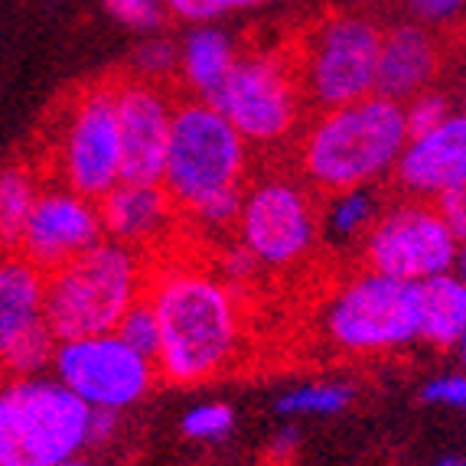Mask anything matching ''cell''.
Masks as SVG:
<instances>
[{"label": "cell", "mask_w": 466, "mask_h": 466, "mask_svg": "<svg viewBox=\"0 0 466 466\" xmlns=\"http://www.w3.org/2000/svg\"><path fill=\"white\" fill-rule=\"evenodd\" d=\"M147 303L157 313V372L170 385H202L238 366L248 342L245 294L212 265L150 261Z\"/></svg>", "instance_id": "obj_1"}, {"label": "cell", "mask_w": 466, "mask_h": 466, "mask_svg": "<svg viewBox=\"0 0 466 466\" xmlns=\"http://www.w3.org/2000/svg\"><path fill=\"white\" fill-rule=\"evenodd\" d=\"M251 177V147L212 101L177 98L160 187L179 218L202 235L232 232L241 189Z\"/></svg>", "instance_id": "obj_2"}, {"label": "cell", "mask_w": 466, "mask_h": 466, "mask_svg": "<svg viewBox=\"0 0 466 466\" xmlns=\"http://www.w3.org/2000/svg\"><path fill=\"white\" fill-rule=\"evenodd\" d=\"M404 144L408 125L401 101L372 92L310 115L290 147L297 177L313 193L329 196L339 189L381 187L395 173Z\"/></svg>", "instance_id": "obj_3"}, {"label": "cell", "mask_w": 466, "mask_h": 466, "mask_svg": "<svg viewBox=\"0 0 466 466\" xmlns=\"http://www.w3.org/2000/svg\"><path fill=\"white\" fill-rule=\"evenodd\" d=\"M150 261L121 241L101 238L46 274V327L56 339L117 329L121 317L147 294Z\"/></svg>", "instance_id": "obj_4"}, {"label": "cell", "mask_w": 466, "mask_h": 466, "mask_svg": "<svg viewBox=\"0 0 466 466\" xmlns=\"http://www.w3.org/2000/svg\"><path fill=\"white\" fill-rule=\"evenodd\" d=\"M319 339L350 359H375L420 342V284L372 268L342 278L317 310Z\"/></svg>", "instance_id": "obj_5"}, {"label": "cell", "mask_w": 466, "mask_h": 466, "mask_svg": "<svg viewBox=\"0 0 466 466\" xmlns=\"http://www.w3.org/2000/svg\"><path fill=\"white\" fill-rule=\"evenodd\" d=\"M92 408L53 372L0 379V466H56L88 451Z\"/></svg>", "instance_id": "obj_6"}, {"label": "cell", "mask_w": 466, "mask_h": 466, "mask_svg": "<svg viewBox=\"0 0 466 466\" xmlns=\"http://www.w3.org/2000/svg\"><path fill=\"white\" fill-rule=\"evenodd\" d=\"M209 101L232 121L251 150L290 147L307 121L294 46H241L228 78Z\"/></svg>", "instance_id": "obj_7"}, {"label": "cell", "mask_w": 466, "mask_h": 466, "mask_svg": "<svg viewBox=\"0 0 466 466\" xmlns=\"http://www.w3.org/2000/svg\"><path fill=\"white\" fill-rule=\"evenodd\" d=\"M39 167L49 183L69 187L88 199H101L121 183L115 78L76 88L59 105L46 160Z\"/></svg>", "instance_id": "obj_8"}, {"label": "cell", "mask_w": 466, "mask_h": 466, "mask_svg": "<svg viewBox=\"0 0 466 466\" xmlns=\"http://www.w3.org/2000/svg\"><path fill=\"white\" fill-rule=\"evenodd\" d=\"M381 30L372 14L336 10L290 39L307 108H339L375 92Z\"/></svg>", "instance_id": "obj_9"}, {"label": "cell", "mask_w": 466, "mask_h": 466, "mask_svg": "<svg viewBox=\"0 0 466 466\" xmlns=\"http://www.w3.org/2000/svg\"><path fill=\"white\" fill-rule=\"evenodd\" d=\"M232 235L261 271H290L319 245V199L297 173H265L245 183Z\"/></svg>", "instance_id": "obj_10"}, {"label": "cell", "mask_w": 466, "mask_h": 466, "mask_svg": "<svg viewBox=\"0 0 466 466\" xmlns=\"http://www.w3.org/2000/svg\"><path fill=\"white\" fill-rule=\"evenodd\" d=\"M49 372L92 411H131L160 381L157 362L111 333L56 339Z\"/></svg>", "instance_id": "obj_11"}, {"label": "cell", "mask_w": 466, "mask_h": 466, "mask_svg": "<svg viewBox=\"0 0 466 466\" xmlns=\"http://www.w3.org/2000/svg\"><path fill=\"white\" fill-rule=\"evenodd\" d=\"M460 235L447 222L437 202L401 196L391 206H381L375 226L362 238V261L379 274L398 280H424L453 271Z\"/></svg>", "instance_id": "obj_12"}, {"label": "cell", "mask_w": 466, "mask_h": 466, "mask_svg": "<svg viewBox=\"0 0 466 466\" xmlns=\"http://www.w3.org/2000/svg\"><path fill=\"white\" fill-rule=\"evenodd\" d=\"M115 105L117 137H121V179L160 183L177 95L164 82L127 76L115 78Z\"/></svg>", "instance_id": "obj_13"}, {"label": "cell", "mask_w": 466, "mask_h": 466, "mask_svg": "<svg viewBox=\"0 0 466 466\" xmlns=\"http://www.w3.org/2000/svg\"><path fill=\"white\" fill-rule=\"evenodd\" d=\"M101 238H105V226H101L98 199H88L76 189L46 179L14 251H20L39 271L49 274L98 245Z\"/></svg>", "instance_id": "obj_14"}, {"label": "cell", "mask_w": 466, "mask_h": 466, "mask_svg": "<svg viewBox=\"0 0 466 466\" xmlns=\"http://www.w3.org/2000/svg\"><path fill=\"white\" fill-rule=\"evenodd\" d=\"M391 179L401 196L428 202H441L447 193L466 187V108L451 111L431 131L411 134Z\"/></svg>", "instance_id": "obj_15"}, {"label": "cell", "mask_w": 466, "mask_h": 466, "mask_svg": "<svg viewBox=\"0 0 466 466\" xmlns=\"http://www.w3.org/2000/svg\"><path fill=\"white\" fill-rule=\"evenodd\" d=\"M105 238L154 258L179 232L183 218L160 183H117L98 199Z\"/></svg>", "instance_id": "obj_16"}, {"label": "cell", "mask_w": 466, "mask_h": 466, "mask_svg": "<svg viewBox=\"0 0 466 466\" xmlns=\"http://www.w3.org/2000/svg\"><path fill=\"white\" fill-rule=\"evenodd\" d=\"M443 69V43L431 26L401 20L381 30L375 92L385 98L408 101L437 82Z\"/></svg>", "instance_id": "obj_17"}, {"label": "cell", "mask_w": 466, "mask_h": 466, "mask_svg": "<svg viewBox=\"0 0 466 466\" xmlns=\"http://www.w3.org/2000/svg\"><path fill=\"white\" fill-rule=\"evenodd\" d=\"M39 329H46V271L7 248L0 255V356Z\"/></svg>", "instance_id": "obj_18"}, {"label": "cell", "mask_w": 466, "mask_h": 466, "mask_svg": "<svg viewBox=\"0 0 466 466\" xmlns=\"http://www.w3.org/2000/svg\"><path fill=\"white\" fill-rule=\"evenodd\" d=\"M238 39L228 36L222 26L199 24L189 26V33L179 43V72L177 78L187 86V95L209 101L222 88L238 56Z\"/></svg>", "instance_id": "obj_19"}, {"label": "cell", "mask_w": 466, "mask_h": 466, "mask_svg": "<svg viewBox=\"0 0 466 466\" xmlns=\"http://www.w3.org/2000/svg\"><path fill=\"white\" fill-rule=\"evenodd\" d=\"M466 333V280L453 271L420 284V342L434 350H457Z\"/></svg>", "instance_id": "obj_20"}, {"label": "cell", "mask_w": 466, "mask_h": 466, "mask_svg": "<svg viewBox=\"0 0 466 466\" xmlns=\"http://www.w3.org/2000/svg\"><path fill=\"white\" fill-rule=\"evenodd\" d=\"M379 212L381 199L375 193V187L329 193L327 199L319 202V241H327L333 248L362 245L369 228L375 226Z\"/></svg>", "instance_id": "obj_21"}, {"label": "cell", "mask_w": 466, "mask_h": 466, "mask_svg": "<svg viewBox=\"0 0 466 466\" xmlns=\"http://www.w3.org/2000/svg\"><path fill=\"white\" fill-rule=\"evenodd\" d=\"M43 187H46V173L33 160H14L0 167V238L7 248L16 245Z\"/></svg>", "instance_id": "obj_22"}, {"label": "cell", "mask_w": 466, "mask_h": 466, "mask_svg": "<svg viewBox=\"0 0 466 466\" xmlns=\"http://www.w3.org/2000/svg\"><path fill=\"white\" fill-rule=\"evenodd\" d=\"M356 389L346 385V381L333 379H313L300 381V385H290L278 395L274 401V411L284 420H300V418H336L352 404Z\"/></svg>", "instance_id": "obj_23"}, {"label": "cell", "mask_w": 466, "mask_h": 466, "mask_svg": "<svg viewBox=\"0 0 466 466\" xmlns=\"http://www.w3.org/2000/svg\"><path fill=\"white\" fill-rule=\"evenodd\" d=\"M177 72H179V43H173L164 33H150V36L134 49L131 76L170 86V78H177Z\"/></svg>", "instance_id": "obj_24"}, {"label": "cell", "mask_w": 466, "mask_h": 466, "mask_svg": "<svg viewBox=\"0 0 466 466\" xmlns=\"http://www.w3.org/2000/svg\"><path fill=\"white\" fill-rule=\"evenodd\" d=\"M179 431L196 443L226 441L235 431V411L226 401H199L179 418Z\"/></svg>", "instance_id": "obj_25"}, {"label": "cell", "mask_w": 466, "mask_h": 466, "mask_svg": "<svg viewBox=\"0 0 466 466\" xmlns=\"http://www.w3.org/2000/svg\"><path fill=\"white\" fill-rule=\"evenodd\" d=\"M115 333L121 336V339L131 342L134 350H140L144 356H150V359L157 356V346H160V327H157V313L147 303V294L140 297L131 310L121 317V323H117Z\"/></svg>", "instance_id": "obj_26"}, {"label": "cell", "mask_w": 466, "mask_h": 466, "mask_svg": "<svg viewBox=\"0 0 466 466\" xmlns=\"http://www.w3.org/2000/svg\"><path fill=\"white\" fill-rule=\"evenodd\" d=\"M101 7L111 20L137 33H157L167 20L164 0H101Z\"/></svg>", "instance_id": "obj_27"}, {"label": "cell", "mask_w": 466, "mask_h": 466, "mask_svg": "<svg viewBox=\"0 0 466 466\" xmlns=\"http://www.w3.org/2000/svg\"><path fill=\"white\" fill-rule=\"evenodd\" d=\"M401 108H404V125H408V137H411V134H424L441 125L443 117L453 111V105L447 95L431 86L424 92L411 95L408 101H401Z\"/></svg>", "instance_id": "obj_28"}, {"label": "cell", "mask_w": 466, "mask_h": 466, "mask_svg": "<svg viewBox=\"0 0 466 466\" xmlns=\"http://www.w3.org/2000/svg\"><path fill=\"white\" fill-rule=\"evenodd\" d=\"M420 401L466 414V372H441L428 379L420 389Z\"/></svg>", "instance_id": "obj_29"}, {"label": "cell", "mask_w": 466, "mask_h": 466, "mask_svg": "<svg viewBox=\"0 0 466 466\" xmlns=\"http://www.w3.org/2000/svg\"><path fill=\"white\" fill-rule=\"evenodd\" d=\"M212 268H216V271L222 274L232 288H238L241 294H245V288H251V284L258 280V274H261V265H258L255 258L241 248L235 238L228 241L226 248H222V255L216 258V265H212Z\"/></svg>", "instance_id": "obj_30"}, {"label": "cell", "mask_w": 466, "mask_h": 466, "mask_svg": "<svg viewBox=\"0 0 466 466\" xmlns=\"http://www.w3.org/2000/svg\"><path fill=\"white\" fill-rule=\"evenodd\" d=\"M408 20H418V24L431 26H451L466 16V0H401Z\"/></svg>", "instance_id": "obj_31"}, {"label": "cell", "mask_w": 466, "mask_h": 466, "mask_svg": "<svg viewBox=\"0 0 466 466\" xmlns=\"http://www.w3.org/2000/svg\"><path fill=\"white\" fill-rule=\"evenodd\" d=\"M297 451H300V431H297V424L284 420V424L274 431L271 443H268L265 463L268 466H288V463H294Z\"/></svg>", "instance_id": "obj_32"}, {"label": "cell", "mask_w": 466, "mask_h": 466, "mask_svg": "<svg viewBox=\"0 0 466 466\" xmlns=\"http://www.w3.org/2000/svg\"><path fill=\"white\" fill-rule=\"evenodd\" d=\"M121 431V414L117 411H92L88 420V447H108Z\"/></svg>", "instance_id": "obj_33"}, {"label": "cell", "mask_w": 466, "mask_h": 466, "mask_svg": "<svg viewBox=\"0 0 466 466\" xmlns=\"http://www.w3.org/2000/svg\"><path fill=\"white\" fill-rule=\"evenodd\" d=\"M437 206H441V212L447 216V222L453 226V232L463 238V235H466V187L447 193L441 202H437Z\"/></svg>", "instance_id": "obj_34"}, {"label": "cell", "mask_w": 466, "mask_h": 466, "mask_svg": "<svg viewBox=\"0 0 466 466\" xmlns=\"http://www.w3.org/2000/svg\"><path fill=\"white\" fill-rule=\"evenodd\" d=\"M265 4H271V0H212V7H216L218 16L238 14V10H258L265 7Z\"/></svg>", "instance_id": "obj_35"}, {"label": "cell", "mask_w": 466, "mask_h": 466, "mask_svg": "<svg viewBox=\"0 0 466 466\" xmlns=\"http://www.w3.org/2000/svg\"><path fill=\"white\" fill-rule=\"evenodd\" d=\"M453 274H457L460 280H466V235L460 238V245H457V258H453Z\"/></svg>", "instance_id": "obj_36"}, {"label": "cell", "mask_w": 466, "mask_h": 466, "mask_svg": "<svg viewBox=\"0 0 466 466\" xmlns=\"http://www.w3.org/2000/svg\"><path fill=\"white\" fill-rule=\"evenodd\" d=\"M431 466H466V457H463V453L451 451V453H441V457H437Z\"/></svg>", "instance_id": "obj_37"}, {"label": "cell", "mask_w": 466, "mask_h": 466, "mask_svg": "<svg viewBox=\"0 0 466 466\" xmlns=\"http://www.w3.org/2000/svg\"><path fill=\"white\" fill-rule=\"evenodd\" d=\"M457 356H460V366H463V372H466V333L460 336V342H457Z\"/></svg>", "instance_id": "obj_38"}, {"label": "cell", "mask_w": 466, "mask_h": 466, "mask_svg": "<svg viewBox=\"0 0 466 466\" xmlns=\"http://www.w3.org/2000/svg\"><path fill=\"white\" fill-rule=\"evenodd\" d=\"M56 466H92L86 460V453H82V457H69V460H63V463H56Z\"/></svg>", "instance_id": "obj_39"}, {"label": "cell", "mask_w": 466, "mask_h": 466, "mask_svg": "<svg viewBox=\"0 0 466 466\" xmlns=\"http://www.w3.org/2000/svg\"><path fill=\"white\" fill-rule=\"evenodd\" d=\"M460 95H463V108H466V76H463V86H460Z\"/></svg>", "instance_id": "obj_40"}, {"label": "cell", "mask_w": 466, "mask_h": 466, "mask_svg": "<svg viewBox=\"0 0 466 466\" xmlns=\"http://www.w3.org/2000/svg\"><path fill=\"white\" fill-rule=\"evenodd\" d=\"M4 251H7V245H4V238H0V255H4Z\"/></svg>", "instance_id": "obj_41"}, {"label": "cell", "mask_w": 466, "mask_h": 466, "mask_svg": "<svg viewBox=\"0 0 466 466\" xmlns=\"http://www.w3.org/2000/svg\"><path fill=\"white\" fill-rule=\"evenodd\" d=\"M0 379H4V369H0Z\"/></svg>", "instance_id": "obj_42"}]
</instances>
